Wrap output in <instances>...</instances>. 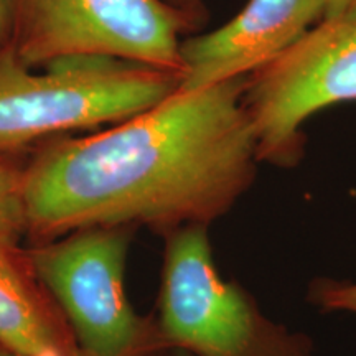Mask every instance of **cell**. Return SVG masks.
Instances as JSON below:
<instances>
[{
  "instance_id": "cell-4",
  "label": "cell",
  "mask_w": 356,
  "mask_h": 356,
  "mask_svg": "<svg viewBox=\"0 0 356 356\" xmlns=\"http://www.w3.org/2000/svg\"><path fill=\"white\" fill-rule=\"evenodd\" d=\"M131 226H92L29 248L35 270L68 323L78 356H157L152 314L132 309L124 289Z\"/></svg>"
},
{
  "instance_id": "cell-8",
  "label": "cell",
  "mask_w": 356,
  "mask_h": 356,
  "mask_svg": "<svg viewBox=\"0 0 356 356\" xmlns=\"http://www.w3.org/2000/svg\"><path fill=\"white\" fill-rule=\"evenodd\" d=\"M22 238V229L0 225V345L20 356H78L68 323Z\"/></svg>"
},
{
  "instance_id": "cell-12",
  "label": "cell",
  "mask_w": 356,
  "mask_h": 356,
  "mask_svg": "<svg viewBox=\"0 0 356 356\" xmlns=\"http://www.w3.org/2000/svg\"><path fill=\"white\" fill-rule=\"evenodd\" d=\"M13 0H0V53L10 48Z\"/></svg>"
},
{
  "instance_id": "cell-15",
  "label": "cell",
  "mask_w": 356,
  "mask_h": 356,
  "mask_svg": "<svg viewBox=\"0 0 356 356\" xmlns=\"http://www.w3.org/2000/svg\"><path fill=\"white\" fill-rule=\"evenodd\" d=\"M0 356H20V355L13 353V351H10V350H7V348H3V346H2V345H0Z\"/></svg>"
},
{
  "instance_id": "cell-7",
  "label": "cell",
  "mask_w": 356,
  "mask_h": 356,
  "mask_svg": "<svg viewBox=\"0 0 356 356\" xmlns=\"http://www.w3.org/2000/svg\"><path fill=\"white\" fill-rule=\"evenodd\" d=\"M327 0H248L228 24L181 42L178 91L254 73L323 20Z\"/></svg>"
},
{
  "instance_id": "cell-6",
  "label": "cell",
  "mask_w": 356,
  "mask_h": 356,
  "mask_svg": "<svg viewBox=\"0 0 356 356\" xmlns=\"http://www.w3.org/2000/svg\"><path fill=\"white\" fill-rule=\"evenodd\" d=\"M351 101H356V0L248 74L244 106L259 162L299 165L305 154L304 124L320 111Z\"/></svg>"
},
{
  "instance_id": "cell-3",
  "label": "cell",
  "mask_w": 356,
  "mask_h": 356,
  "mask_svg": "<svg viewBox=\"0 0 356 356\" xmlns=\"http://www.w3.org/2000/svg\"><path fill=\"white\" fill-rule=\"evenodd\" d=\"M208 225L163 236V266L152 312L163 350L191 356H314L305 333L261 314L238 280L218 270Z\"/></svg>"
},
{
  "instance_id": "cell-11",
  "label": "cell",
  "mask_w": 356,
  "mask_h": 356,
  "mask_svg": "<svg viewBox=\"0 0 356 356\" xmlns=\"http://www.w3.org/2000/svg\"><path fill=\"white\" fill-rule=\"evenodd\" d=\"M165 2L184 13L195 30H198V26L208 20V8L204 6V0H165Z\"/></svg>"
},
{
  "instance_id": "cell-14",
  "label": "cell",
  "mask_w": 356,
  "mask_h": 356,
  "mask_svg": "<svg viewBox=\"0 0 356 356\" xmlns=\"http://www.w3.org/2000/svg\"><path fill=\"white\" fill-rule=\"evenodd\" d=\"M157 356H191V355L185 353V351L181 350H165L162 351V353H159Z\"/></svg>"
},
{
  "instance_id": "cell-5",
  "label": "cell",
  "mask_w": 356,
  "mask_h": 356,
  "mask_svg": "<svg viewBox=\"0 0 356 356\" xmlns=\"http://www.w3.org/2000/svg\"><path fill=\"white\" fill-rule=\"evenodd\" d=\"M190 20L165 0H13L12 55L29 68L111 58L177 71Z\"/></svg>"
},
{
  "instance_id": "cell-9",
  "label": "cell",
  "mask_w": 356,
  "mask_h": 356,
  "mask_svg": "<svg viewBox=\"0 0 356 356\" xmlns=\"http://www.w3.org/2000/svg\"><path fill=\"white\" fill-rule=\"evenodd\" d=\"M29 154L0 150V225L19 228L24 233L22 181Z\"/></svg>"
},
{
  "instance_id": "cell-2",
  "label": "cell",
  "mask_w": 356,
  "mask_h": 356,
  "mask_svg": "<svg viewBox=\"0 0 356 356\" xmlns=\"http://www.w3.org/2000/svg\"><path fill=\"white\" fill-rule=\"evenodd\" d=\"M181 73L111 58H71L35 73L0 53V150L119 124L178 91Z\"/></svg>"
},
{
  "instance_id": "cell-10",
  "label": "cell",
  "mask_w": 356,
  "mask_h": 356,
  "mask_svg": "<svg viewBox=\"0 0 356 356\" xmlns=\"http://www.w3.org/2000/svg\"><path fill=\"white\" fill-rule=\"evenodd\" d=\"M307 300L323 312L356 314V282L317 277L312 280Z\"/></svg>"
},
{
  "instance_id": "cell-13",
  "label": "cell",
  "mask_w": 356,
  "mask_h": 356,
  "mask_svg": "<svg viewBox=\"0 0 356 356\" xmlns=\"http://www.w3.org/2000/svg\"><path fill=\"white\" fill-rule=\"evenodd\" d=\"M355 0H327V10H325L323 19H328V17L337 15L341 10H345L346 7L351 6Z\"/></svg>"
},
{
  "instance_id": "cell-1",
  "label": "cell",
  "mask_w": 356,
  "mask_h": 356,
  "mask_svg": "<svg viewBox=\"0 0 356 356\" xmlns=\"http://www.w3.org/2000/svg\"><path fill=\"white\" fill-rule=\"evenodd\" d=\"M246 83L175 91L106 131L42 142L22 181L24 236L35 246L92 226H145L162 238L210 226L256 180Z\"/></svg>"
}]
</instances>
